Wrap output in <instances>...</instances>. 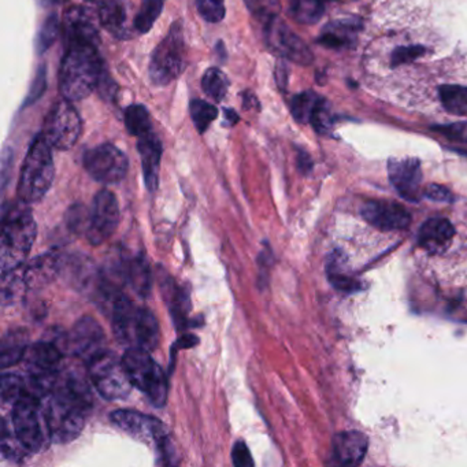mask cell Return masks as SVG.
Here are the masks:
<instances>
[{"label":"cell","mask_w":467,"mask_h":467,"mask_svg":"<svg viewBox=\"0 0 467 467\" xmlns=\"http://www.w3.org/2000/svg\"><path fill=\"white\" fill-rule=\"evenodd\" d=\"M109 311L111 327L119 344L149 352L160 346V322L150 308L136 306L127 295L121 294L111 303Z\"/></svg>","instance_id":"cell-1"},{"label":"cell","mask_w":467,"mask_h":467,"mask_svg":"<svg viewBox=\"0 0 467 467\" xmlns=\"http://www.w3.org/2000/svg\"><path fill=\"white\" fill-rule=\"evenodd\" d=\"M105 65L97 46L86 43L67 45L59 69V91L65 99L75 102L88 98L99 86Z\"/></svg>","instance_id":"cell-2"},{"label":"cell","mask_w":467,"mask_h":467,"mask_svg":"<svg viewBox=\"0 0 467 467\" xmlns=\"http://www.w3.org/2000/svg\"><path fill=\"white\" fill-rule=\"evenodd\" d=\"M37 226L31 207L26 202L6 204L2 218L0 259L2 273L23 266L36 239Z\"/></svg>","instance_id":"cell-3"},{"label":"cell","mask_w":467,"mask_h":467,"mask_svg":"<svg viewBox=\"0 0 467 467\" xmlns=\"http://www.w3.org/2000/svg\"><path fill=\"white\" fill-rule=\"evenodd\" d=\"M53 147L46 136L37 135L29 147L18 182V199L28 204L39 203L53 185L56 176Z\"/></svg>","instance_id":"cell-4"},{"label":"cell","mask_w":467,"mask_h":467,"mask_svg":"<svg viewBox=\"0 0 467 467\" xmlns=\"http://www.w3.org/2000/svg\"><path fill=\"white\" fill-rule=\"evenodd\" d=\"M12 426L21 444L31 453L46 450L53 441L46 399L24 393L12 406Z\"/></svg>","instance_id":"cell-5"},{"label":"cell","mask_w":467,"mask_h":467,"mask_svg":"<svg viewBox=\"0 0 467 467\" xmlns=\"http://www.w3.org/2000/svg\"><path fill=\"white\" fill-rule=\"evenodd\" d=\"M87 376L106 400H122L132 392L133 384L122 358L114 352H100L86 363Z\"/></svg>","instance_id":"cell-6"},{"label":"cell","mask_w":467,"mask_h":467,"mask_svg":"<svg viewBox=\"0 0 467 467\" xmlns=\"http://www.w3.org/2000/svg\"><path fill=\"white\" fill-rule=\"evenodd\" d=\"M122 360L133 387L143 392L155 407L161 409L165 406L169 393L168 379L150 352L140 348H127Z\"/></svg>","instance_id":"cell-7"},{"label":"cell","mask_w":467,"mask_h":467,"mask_svg":"<svg viewBox=\"0 0 467 467\" xmlns=\"http://www.w3.org/2000/svg\"><path fill=\"white\" fill-rule=\"evenodd\" d=\"M185 42L182 24L174 23L168 36L160 43L150 61V78L154 86H169L185 69Z\"/></svg>","instance_id":"cell-8"},{"label":"cell","mask_w":467,"mask_h":467,"mask_svg":"<svg viewBox=\"0 0 467 467\" xmlns=\"http://www.w3.org/2000/svg\"><path fill=\"white\" fill-rule=\"evenodd\" d=\"M110 418L117 428L121 429L130 436L141 440V441L154 442L158 456L162 459L160 463H173V461H171L174 455L173 448L169 441L165 426L158 418L135 411V410H117Z\"/></svg>","instance_id":"cell-9"},{"label":"cell","mask_w":467,"mask_h":467,"mask_svg":"<svg viewBox=\"0 0 467 467\" xmlns=\"http://www.w3.org/2000/svg\"><path fill=\"white\" fill-rule=\"evenodd\" d=\"M46 409L53 442L67 444L80 436L88 410L57 393H50L46 398Z\"/></svg>","instance_id":"cell-10"},{"label":"cell","mask_w":467,"mask_h":467,"mask_svg":"<svg viewBox=\"0 0 467 467\" xmlns=\"http://www.w3.org/2000/svg\"><path fill=\"white\" fill-rule=\"evenodd\" d=\"M83 132V121L70 100L57 102L46 117L45 132L53 149L67 151L73 149Z\"/></svg>","instance_id":"cell-11"},{"label":"cell","mask_w":467,"mask_h":467,"mask_svg":"<svg viewBox=\"0 0 467 467\" xmlns=\"http://www.w3.org/2000/svg\"><path fill=\"white\" fill-rule=\"evenodd\" d=\"M61 347L65 354L87 363L106 351L105 330L92 317H81L69 333L62 335Z\"/></svg>","instance_id":"cell-12"},{"label":"cell","mask_w":467,"mask_h":467,"mask_svg":"<svg viewBox=\"0 0 467 467\" xmlns=\"http://www.w3.org/2000/svg\"><path fill=\"white\" fill-rule=\"evenodd\" d=\"M83 163L89 176L102 184H117L122 182L130 169L127 155L110 143L88 150L84 154Z\"/></svg>","instance_id":"cell-13"},{"label":"cell","mask_w":467,"mask_h":467,"mask_svg":"<svg viewBox=\"0 0 467 467\" xmlns=\"http://www.w3.org/2000/svg\"><path fill=\"white\" fill-rule=\"evenodd\" d=\"M121 213L119 201L111 191L102 190L97 193L94 204L89 209V223L86 237L92 245H102L119 228Z\"/></svg>","instance_id":"cell-14"},{"label":"cell","mask_w":467,"mask_h":467,"mask_svg":"<svg viewBox=\"0 0 467 467\" xmlns=\"http://www.w3.org/2000/svg\"><path fill=\"white\" fill-rule=\"evenodd\" d=\"M265 34L267 46L278 56L303 67L313 64V53L307 45L277 17L267 21Z\"/></svg>","instance_id":"cell-15"},{"label":"cell","mask_w":467,"mask_h":467,"mask_svg":"<svg viewBox=\"0 0 467 467\" xmlns=\"http://www.w3.org/2000/svg\"><path fill=\"white\" fill-rule=\"evenodd\" d=\"M61 275L81 294L97 300L100 285V267L88 256L81 254L62 255Z\"/></svg>","instance_id":"cell-16"},{"label":"cell","mask_w":467,"mask_h":467,"mask_svg":"<svg viewBox=\"0 0 467 467\" xmlns=\"http://www.w3.org/2000/svg\"><path fill=\"white\" fill-rule=\"evenodd\" d=\"M388 174L390 182L406 201L418 202L422 195V171L417 158H400L388 162Z\"/></svg>","instance_id":"cell-17"},{"label":"cell","mask_w":467,"mask_h":467,"mask_svg":"<svg viewBox=\"0 0 467 467\" xmlns=\"http://www.w3.org/2000/svg\"><path fill=\"white\" fill-rule=\"evenodd\" d=\"M99 17H95L91 10L84 6H73L65 13L64 34L67 45L86 43L99 46Z\"/></svg>","instance_id":"cell-18"},{"label":"cell","mask_w":467,"mask_h":467,"mask_svg":"<svg viewBox=\"0 0 467 467\" xmlns=\"http://www.w3.org/2000/svg\"><path fill=\"white\" fill-rule=\"evenodd\" d=\"M362 215L368 223L382 231L406 229L411 223L410 213L395 202H368L363 206Z\"/></svg>","instance_id":"cell-19"},{"label":"cell","mask_w":467,"mask_h":467,"mask_svg":"<svg viewBox=\"0 0 467 467\" xmlns=\"http://www.w3.org/2000/svg\"><path fill=\"white\" fill-rule=\"evenodd\" d=\"M139 154H140L141 168H143L144 182L147 190L154 192L160 182L161 160H162L163 147L154 132L139 138Z\"/></svg>","instance_id":"cell-20"},{"label":"cell","mask_w":467,"mask_h":467,"mask_svg":"<svg viewBox=\"0 0 467 467\" xmlns=\"http://www.w3.org/2000/svg\"><path fill=\"white\" fill-rule=\"evenodd\" d=\"M368 439L359 431H343L333 439V458L341 466H358L365 459Z\"/></svg>","instance_id":"cell-21"},{"label":"cell","mask_w":467,"mask_h":467,"mask_svg":"<svg viewBox=\"0 0 467 467\" xmlns=\"http://www.w3.org/2000/svg\"><path fill=\"white\" fill-rule=\"evenodd\" d=\"M121 265L125 284H128L139 296H149L152 289V272L146 256L143 254L128 256L121 254Z\"/></svg>","instance_id":"cell-22"},{"label":"cell","mask_w":467,"mask_h":467,"mask_svg":"<svg viewBox=\"0 0 467 467\" xmlns=\"http://www.w3.org/2000/svg\"><path fill=\"white\" fill-rule=\"evenodd\" d=\"M455 236L452 223L445 218H431L420 226L418 240L428 253H444Z\"/></svg>","instance_id":"cell-23"},{"label":"cell","mask_w":467,"mask_h":467,"mask_svg":"<svg viewBox=\"0 0 467 467\" xmlns=\"http://www.w3.org/2000/svg\"><path fill=\"white\" fill-rule=\"evenodd\" d=\"M61 259L62 255L57 253H48L35 258V261L24 270L28 289L35 291L45 288L61 275Z\"/></svg>","instance_id":"cell-24"},{"label":"cell","mask_w":467,"mask_h":467,"mask_svg":"<svg viewBox=\"0 0 467 467\" xmlns=\"http://www.w3.org/2000/svg\"><path fill=\"white\" fill-rule=\"evenodd\" d=\"M98 7V17L106 31L114 36L125 37L128 35V6L127 0H92Z\"/></svg>","instance_id":"cell-25"},{"label":"cell","mask_w":467,"mask_h":467,"mask_svg":"<svg viewBox=\"0 0 467 467\" xmlns=\"http://www.w3.org/2000/svg\"><path fill=\"white\" fill-rule=\"evenodd\" d=\"M161 289L173 317L174 324L177 325V329H184L188 327V317L191 311L190 295L184 288H180L171 278L161 281Z\"/></svg>","instance_id":"cell-26"},{"label":"cell","mask_w":467,"mask_h":467,"mask_svg":"<svg viewBox=\"0 0 467 467\" xmlns=\"http://www.w3.org/2000/svg\"><path fill=\"white\" fill-rule=\"evenodd\" d=\"M26 351H28V332L26 330L13 329L5 333L4 338H2V351H0L2 368L17 365L26 358Z\"/></svg>","instance_id":"cell-27"},{"label":"cell","mask_w":467,"mask_h":467,"mask_svg":"<svg viewBox=\"0 0 467 467\" xmlns=\"http://www.w3.org/2000/svg\"><path fill=\"white\" fill-rule=\"evenodd\" d=\"M355 32H357V23H348V21L330 23L319 36L318 43L324 47L338 50L351 43V37L354 36Z\"/></svg>","instance_id":"cell-28"},{"label":"cell","mask_w":467,"mask_h":467,"mask_svg":"<svg viewBox=\"0 0 467 467\" xmlns=\"http://www.w3.org/2000/svg\"><path fill=\"white\" fill-rule=\"evenodd\" d=\"M28 289L21 267L12 270V272L4 273L2 278V303L5 306L15 305L17 300L23 297L24 292Z\"/></svg>","instance_id":"cell-29"},{"label":"cell","mask_w":467,"mask_h":467,"mask_svg":"<svg viewBox=\"0 0 467 467\" xmlns=\"http://www.w3.org/2000/svg\"><path fill=\"white\" fill-rule=\"evenodd\" d=\"M439 97L445 110L458 116L467 114V87L447 84L439 88Z\"/></svg>","instance_id":"cell-30"},{"label":"cell","mask_w":467,"mask_h":467,"mask_svg":"<svg viewBox=\"0 0 467 467\" xmlns=\"http://www.w3.org/2000/svg\"><path fill=\"white\" fill-rule=\"evenodd\" d=\"M325 0H291V15L297 23L313 26L324 15Z\"/></svg>","instance_id":"cell-31"},{"label":"cell","mask_w":467,"mask_h":467,"mask_svg":"<svg viewBox=\"0 0 467 467\" xmlns=\"http://www.w3.org/2000/svg\"><path fill=\"white\" fill-rule=\"evenodd\" d=\"M125 125H127L128 132L136 138H143L152 132L149 111L141 105H132L127 109Z\"/></svg>","instance_id":"cell-32"},{"label":"cell","mask_w":467,"mask_h":467,"mask_svg":"<svg viewBox=\"0 0 467 467\" xmlns=\"http://www.w3.org/2000/svg\"><path fill=\"white\" fill-rule=\"evenodd\" d=\"M202 88L207 97L212 98L215 102H221L228 94V78L217 67H212L204 73L203 78H202Z\"/></svg>","instance_id":"cell-33"},{"label":"cell","mask_w":467,"mask_h":467,"mask_svg":"<svg viewBox=\"0 0 467 467\" xmlns=\"http://www.w3.org/2000/svg\"><path fill=\"white\" fill-rule=\"evenodd\" d=\"M2 453L5 458L10 461L21 462L28 456L29 451L21 444L20 440L16 436L13 426L9 425L6 420L2 422Z\"/></svg>","instance_id":"cell-34"},{"label":"cell","mask_w":467,"mask_h":467,"mask_svg":"<svg viewBox=\"0 0 467 467\" xmlns=\"http://www.w3.org/2000/svg\"><path fill=\"white\" fill-rule=\"evenodd\" d=\"M190 111L193 124L201 135L209 130L212 122L218 117L217 108L202 99H193L190 105Z\"/></svg>","instance_id":"cell-35"},{"label":"cell","mask_w":467,"mask_h":467,"mask_svg":"<svg viewBox=\"0 0 467 467\" xmlns=\"http://www.w3.org/2000/svg\"><path fill=\"white\" fill-rule=\"evenodd\" d=\"M163 9V0H141V9L135 17V28L140 34H147L160 17Z\"/></svg>","instance_id":"cell-36"},{"label":"cell","mask_w":467,"mask_h":467,"mask_svg":"<svg viewBox=\"0 0 467 467\" xmlns=\"http://www.w3.org/2000/svg\"><path fill=\"white\" fill-rule=\"evenodd\" d=\"M319 99H321V98L314 94L313 91H306L296 95V97L292 99L291 103V111L294 119H296L299 124H307V122H310L314 109H316Z\"/></svg>","instance_id":"cell-37"},{"label":"cell","mask_w":467,"mask_h":467,"mask_svg":"<svg viewBox=\"0 0 467 467\" xmlns=\"http://www.w3.org/2000/svg\"><path fill=\"white\" fill-rule=\"evenodd\" d=\"M59 35V21L57 15L48 16L43 23L42 28H40L39 35L36 39V53L39 56L47 53L50 50L51 46L56 42L57 37Z\"/></svg>","instance_id":"cell-38"},{"label":"cell","mask_w":467,"mask_h":467,"mask_svg":"<svg viewBox=\"0 0 467 467\" xmlns=\"http://www.w3.org/2000/svg\"><path fill=\"white\" fill-rule=\"evenodd\" d=\"M310 124L319 135H327L335 125V117L332 114L329 103L325 99H319L311 116Z\"/></svg>","instance_id":"cell-39"},{"label":"cell","mask_w":467,"mask_h":467,"mask_svg":"<svg viewBox=\"0 0 467 467\" xmlns=\"http://www.w3.org/2000/svg\"><path fill=\"white\" fill-rule=\"evenodd\" d=\"M26 382L17 374L7 373L2 377V401L15 404L26 393Z\"/></svg>","instance_id":"cell-40"},{"label":"cell","mask_w":467,"mask_h":467,"mask_svg":"<svg viewBox=\"0 0 467 467\" xmlns=\"http://www.w3.org/2000/svg\"><path fill=\"white\" fill-rule=\"evenodd\" d=\"M67 228L73 234H86L89 223V209H87L84 204L76 203L67 210Z\"/></svg>","instance_id":"cell-41"},{"label":"cell","mask_w":467,"mask_h":467,"mask_svg":"<svg viewBox=\"0 0 467 467\" xmlns=\"http://www.w3.org/2000/svg\"><path fill=\"white\" fill-rule=\"evenodd\" d=\"M225 0H196L199 15L207 23L218 24L225 18Z\"/></svg>","instance_id":"cell-42"},{"label":"cell","mask_w":467,"mask_h":467,"mask_svg":"<svg viewBox=\"0 0 467 467\" xmlns=\"http://www.w3.org/2000/svg\"><path fill=\"white\" fill-rule=\"evenodd\" d=\"M425 53L426 48L420 45L398 47L390 56V65L396 67H400V65L410 64V62L415 61V59L420 58Z\"/></svg>","instance_id":"cell-43"},{"label":"cell","mask_w":467,"mask_h":467,"mask_svg":"<svg viewBox=\"0 0 467 467\" xmlns=\"http://www.w3.org/2000/svg\"><path fill=\"white\" fill-rule=\"evenodd\" d=\"M46 88H47V69L46 67H40L39 70H37L36 78H35L34 84H32L31 91H29L28 97H26V103H24L23 108H28V106L34 105L36 103L40 98L43 97V94L46 92Z\"/></svg>","instance_id":"cell-44"},{"label":"cell","mask_w":467,"mask_h":467,"mask_svg":"<svg viewBox=\"0 0 467 467\" xmlns=\"http://www.w3.org/2000/svg\"><path fill=\"white\" fill-rule=\"evenodd\" d=\"M433 130H436V132L441 133L445 138L451 139V140L467 143V122L440 125V127H433Z\"/></svg>","instance_id":"cell-45"},{"label":"cell","mask_w":467,"mask_h":467,"mask_svg":"<svg viewBox=\"0 0 467 467\" xmlns=\"http://www.w3.org/2000/svg\"><path fill=\"white\" fill-rule=\"evenodd\" d=\"M247 4L254 15L261 16L267 21L275 17L277 0H247Z\"/></svg>","instance_id":"cell-46"},{"label":"cell","mask_w":467,"mask_h":467,"mask_svg":"<svg viewBox=\"0 0 467 467\" xmlns=\"http://www.w3.org/2000/svg\"><path fill=\"white\" fill-rule=\"evenodd\" d=\"M232 462L236 467H253L254 459L244 441H237L232 450Z\"/></svg>","instance_id":"cell-47"},{"label":"cell","mask_w":467,"mask_h":467,"mask_svg":"<svg viewBox=\"0 0 467 467\" xmlns=\"http://www.w3.org/2000/svg\"><path fill=\"white\" fill-rule=\"evenodd\" d=\"M423 195L426 198L431 199V201L436 202H451L452 201V195H451L450 191L447 188L442 187V185L431 184L426 188Z\"/></svg>","instance_id":"cell-48"},{"label":"cell","mask_w":467,"mask_h":467,"mask_svg":"<svg viewBox=\"0 0 467 467\" xmlns=\"http://www.w3.org/2000/svg\"><path fill=\"white\" fill-rule=\"evenodd\" d=\"M98 91H99L100 95H102L103 98H106V99H113L114 92H116V86H114L113 80H111L110 75H109L106 67L103 69L102 76H100Z\"/></svg>","instance_id":"cell-49"},{"label":"cell","mask_w":467,"mask_h":467,"mask_svg":"<svg viewBox=\"0 0 467 467\" xmlns=\"http://www.w3.org/2000/svg\"><path fill=\"white\" fill-rule=\"evenodd\" d=\"M275 81H277V86L280 87L281 89H286V86H288V67L284 64L283 61L277 62V67H275Z\"/></svg>","instance_id":"cell-50"},{"label":"cell","mask_w":467,"mask_h":467,"mask_svg":"<svg viewBox=\"0 0 467 467\" xmlns=\"http://www.w3.org/2000/svg\"><path fill=\"white\" fill-rule=\"evenodd\" d=\"M297 168L305 174L310 173L313 169V161H311L310 155L303 150L297 151Z\"/></svg>","instance_id":"cell-51"},{"label":"cell","mask_w":467,"mask_h":467,"mask_svg":"<svg viewBox=\"0 0 467 467\" xmlns=\"http://www.w3.org/2000/svg\"><path fill=\"white\" fill-rule=\"evenodd\" d=\"M223 116H225V121L231 125H236L239 122V116L234 109H223Z\"/></svg>","instance_id":"cell-52"},{"label":"cell","mask_w":467,"mask_h":467,"mask_svg":"<svg viewBox=\"0 0 467 467\" xmlns=\"http://www.w3.org/2000/svg\"><path fill=\"white\" fill-rule=\"evenodd\" d=\"M43 4L46 5H54V4H59V0H42Z\"/></svg>","instance_id":"cell-53"},{"label":"cell","mask_w":467,"mask_h":467,"mask_svg":"<svg viewBox=\"0 0 467 467\" xmlns=\"http://www.w3.org/2000/svg\"><path fill=\"white\" fill-rule=\"evenodd\" d=\"M325 2H332V0H325Z\"/></svg>","instance_id":"cell-54"}]
</instances>
